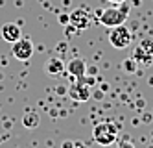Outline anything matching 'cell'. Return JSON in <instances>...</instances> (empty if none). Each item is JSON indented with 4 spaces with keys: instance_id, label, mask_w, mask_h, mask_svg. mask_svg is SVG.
<instances>
[{
    "instance_id": "obj_1",
    "label": "cell",
    "mask_w": 153,
    "mask_h": 148,
    "mask_svg": "<svg viewBox=\"0 0 153 148\" xmlns=\"http://www.w3.org/2000/svg\"><path fill=\"white\" fill-rule=\"evenodd\" d=\"M92 137L98 144L102 146H111L113 143H116L118 139V128L114 126L113 122L103 120V122H98L94 130H92Z\"/></svg>"
},
{
    "instance_id": "obj_2",
    "label": "cell",
    "mask_w": 153,
    "mask_h": 148,
    "mask_svg": "<svg viewBox=\"0 0 153 148\" xmlns=\"http://www.w3.org/2000/svg\"><path fill=\"white\" fill-rule=\"evenodd\" d=\"M127 13H129V8L124 6V8H107L103 11H100V22L107 28H114V26H120L124 24L126 19H127Z\"/></svg>"
},
{
    "instance_id": "obj_3",
    "label": "cell",
    "mask_w": 153,
    "mask_h": 148,
    "mask_svg": "<svg viewBox=\"0 0 153 148\" xmlns=\"http://www.w3.org/2000/svg\"><path fill=\"white\" fill-rule=\"evenodd\" d=\"M131 41H133V33H131V30H127L124 24L120 26H114L111 28V32H109V43H111V47L122 50V48H127Z\"/></svg>"
},
{
    "instance_id": "obj_4",
    "label": "cell",
    "mask_w": 153,
    "mask_h": 148,
    "mask_svg": "<svg viewBox=\"0 0 153 148\" xmlns=\"http://www.w3.org/2000/svg\"><path fill=\"white\" fill-rule=\"evenodd\" d=\"M133 58L137 59V63H144V65H151L153 63V39L149 37H144L140 43H138V47L135 48L133 52Z\"/></svg>"
},
{
    "instance_id": "obj_5",
    "label": "cell",
    "mask_w": 153,
    "mask_h": 148,
    "mask_svg": "<svg viewBox=\"0 0 153 148\" xmlns=\"http://www.w3.org/2000/svg\"><path fill=\"white\" fill-rule=\"evenodd\" d=\"M11 54L19 61H28L33 56V43H31V39L20 37L19 41H15L13 47H11Z\"/></svg>"
},
{
    "instance_id": "obj_6",
    "label": "cell",
    "mask_w": 153,
    "mask_h": 148,
    "mask_svg": "<svg viewBox=\"0 0 153 148\" xmlns=\"http://www.w3.org/2000/svg\"><path fill=\"white\" fill-rule=\"evenodd\" d=\"M68 22H70V24L78 30V32H81V30H85L87 26L91 24V11L87 9L85 6L74 9L72 13L68 15Z\"/></svg>"
},
{
    "instance_id": "obj_7",
    "label": "cell",
    "mask_w": 153,
    "mask_h": 148,
    "mask_svg": "<svg viewBox=\"0 0 153 148\" xmlns=\"http://www.w3.org/2000/svg\"><path fill=\"white\" fill-rule=\"evenodd\" d=\"M68 96H70L72 100H76V102H87V100L91 98V87L87 85L83 80H78L76 83L70 85Z\"/></svg>"
},
{
    "instance_id": "obj_8",
    "label": "cell",
    "mask_w": 153,
    "mask_h": 148,
    "mask_svg": "<svg viewBox=\"0 0 153 148\" xmlns=\"http://www.w3.org/2000/svg\"><path fill=\"white\" fill-rule=\"evenodd\" d=\"M0 35H2L4 41L13 44L15 41H19L22 37V30H20V26L17 22H6V24H2V28H0Z\"/></svg>"
},
{
    "instance_id": "obj_9",
    "label": "cell",
    "mask_w": 153,
    "mask_h": 148,
    "mask_svg": "<svg viewBox=\"0 0 153 148\" xmlns=\"http://www.w3.org/2000/svg\"><path fill=\"white\" fill-rule=\"evenodd\" d=\"M65 69H67V65L63 63L61 58H50V59H46V63H45V72H46L50 78H59V76L65 72Z\"/></svg>"
},
{
    "instance_id": "obj_10",
    "label": "cell",
    "mask_w": 153,
    "mask_h": 148,
    "mask_svg": "<svg viewBox=\"0 0 153 148\" xmlns=\"http://www.w3.org/2000/svg\"><path fill=\"white\" fill-rule=\"evenodd\" d=\"M67 71H68V74H72L74 78L83 80V78H85V72H87L85 59H81V58H74V59H70L68 65H67Z\"/></svg>"
},
{
    "instance_id": "obj_11",
    "label": "cell",
    "mask_w": 153,
    "mask_h": 148,
    "mask_svg": "<svg viewBox=\"0 0 153 148\" xmlns=\"http://www.w3.org/2000/svg\"><path fill=\"white\" fill-rule=\"evenodd\" d=\"M39 122H41V117H39L37 111H28L26 115L22 117V124L26 128H37Z\"/></svg>"
},
{
    "instance_id": "obj_12",
    "label": "cell",
    "mask_w": 153,
    "mask_h": 148,
    "mask_svg": "<svg viewBox=\"0 0 153 148\" xmlns=\"http://www.w3.org/2000/svg\"><path fill=\"white\" fill-rule=\"evenodd\" d=\"M124 69H126L127 72H137V71H138V63H137V59H135V58L126 59V61H124Z\"/></svg>"
},
{
    "instance_id": "obj_13",
    "label": "cell",
    "mask_w": 153,
    "mask_h": 148,
    "mask_svg": "<svg viewBox=\"0 0 153 148\" xmlns=\"http://www.w3.org/2000/svg\"><path fill=\"white\" fill-rule=\"evenodd\" d=\"M118 148H135V144L131 143L129 139H122V141L118 143Z\"/></svg>"
},
{
    "instance_id": "obj_14",
    "label": "cell",
    "mask_w": 153,
    "mask_h": 148,
    "mask_svg": "<svg viewBox=\"0 0 153 148\" xmlns=\"http://www.w3.org/2000/svg\"><path fill=\"white\" fill-rule=\"evenodd\" d=\"M74 146H76V144H74L72 141H65V143H63V148H74Z\"/></svg>"
},
{
    "instance_id": "obj_15",
    "label": "cell",
    "mask_w": 153,
    "mask_h": 148,
    "mask_svg": "<svg viewBox=\"0 0 153 148\" xmlns=\"http://www.w3.org/2000/svg\"><path fill=\"white\" fill-rule=\"evenodd\" d=\"M109 2H116V4H120V2H126V0H109Z\"/></svg>"
}]
</instances>
